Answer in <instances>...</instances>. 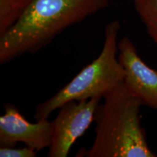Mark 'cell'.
Instances as JSON below:
<instances>
[{
  "instance_id": "1",
  "label": "cell",
  "mask_w": 157,
  "mask_h": 157,
  "mask_svg": "<svg viewBox=\"0 0 157 157\" xmlns=\"http://www.w3.org/2000/svg\"><path fill=\"white\" fill-rule=\"evenodd\" d=\"M110 0H31L0 35V63L34 54L68 27L108 7Z\"/></svg>"
},
{
  "instance_id": "2",
  "label": "cell",
  "mask_w": 157,
  "mask_h": 157,
  "mask_svg": "<svg viewBox=\"0 0 157 157\" xmlns=\"http://www.w3.org/2000/svg\"><path fill=\"white\" fill-rule=\"evenodd\" d=\"M96 110L95 138L88 149L76 156L156 157L140 124V100L124 83L103 97Z\"/></svg>"
},
{
  "instance_id": "3",
  "label": "cell",
  "mask_w": 157,
  "mask_h": 157,
  "mask_svg": "<svg viewBox=\"0 0 157 157\" xmlns=\"http://www.w3.org/2000/svg\"><path fill=\"white\" fill-rule=\"evenodd\" d=\"M120 23L113 21L105 29L103 48L97 58L84 67L67 84L48 101L37 105L34 119L48 118L67 102L104 96L124 82V72L118 58V36Z\"/></svg>"
},
{
  "instance_id": "4",
  "label": "cell",
  "mask_w": 157,
  "mask_h": 157,
  "mask_svg": "<svg viewBox=\"0 0 157 157\" xmlns=\"http://www.w3.org/2000/svg\"><path fill=\"white\" fill-rule=\"evenodd\" d=\"M101 99L92 98L67 102L59 108L53 122V136L49 157H66L77 139L94 121Z\"/></svg>"
},
{
  "instance_id": "5",
  "label": "cell",
  "mask_w": 157,
  "mask_h": 157,
  "mask_svg": "<svg viewBox=\"0 0 157 157\" xmlns=\"http://www.w3.org/2000/svg\"><path fill=\"white\" fill-rule=\"evenodd\" d=\"M53 136V122L48 118L31 123L11 103L5 105L0 117V146H15L17 143L36 151L50 148Z\"/></svg>"
},
{
  "instance_id": "6",
  "label": "cell",
  "mask_w": 157,
  "mask_h": 157,
  "mask_svg": "<svg viewBox=\"0 0 157 157\" xmlns=\"http://www.w3.org/2000/svg\"><path fill=\"white\" fill-rule=\"evenodd\" d=\"M118 58L124 72V84L142 105L157 111V69L143 61L128 36L118 43Z\"/></svg>"
},
{
  "instance_id": "7",
  "label": "cell",
  "mask_w": 157,
  "mask_h": 157,
  "mask_svg": "<svg viewBox=\"0 0 157 157\" xmlns=\"http://www.w3.org/2000/svg\"><path fill=\"white\" fill-rule=\"evenodd\" d=\"M135 10L157 48V0H133Z\"/></svg>"
},
{
  "instance_id": "8",
  "label": "cell",
  "mask_w": 157,
  "mask_h": 157,
  "mask_svg": "<svg viewBox=\"0 0 157 157\" xmlns=\"http://www.w3.org/2000/svg\"><path fill=\"white\" fill-rule=\"evenodd\" d=\"M31 0H0V35L13 25Z\"/></svg>"
},
{
  "instance_id": "9",
  "label": "cell",
  "mask_w": 157,
  "mask_h": 157,
  "mask_svg": "<svg viewBox=\"0 0 157 157\" xmlns=\"http://www.w3.org/2000/svg\"><path fill=\"white\" fill-rule=\"evenodd\" d=\"M36 155V150L26 146L23 148H15V146H0L1 157H34Z\"/></svg>"
}]
</instances>
